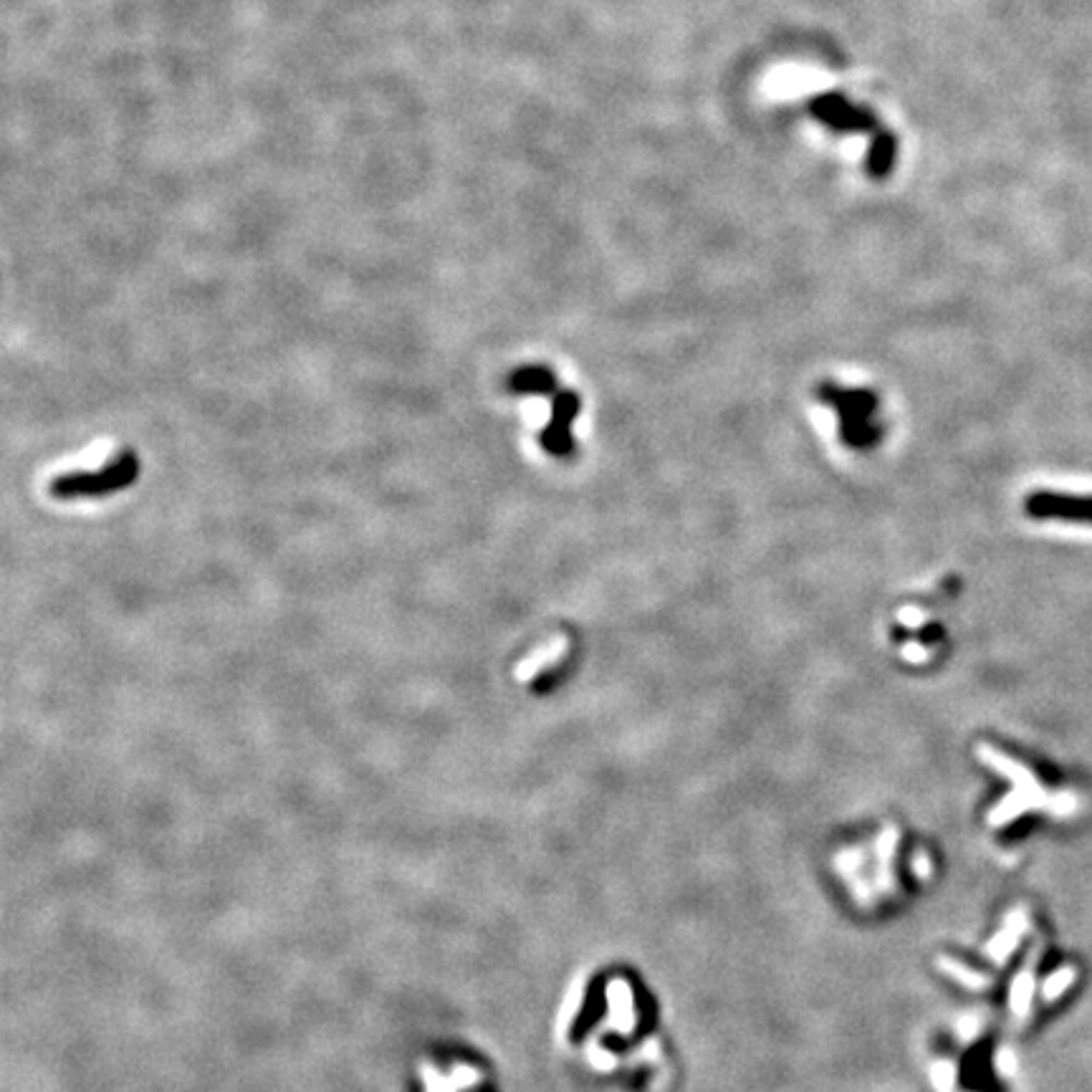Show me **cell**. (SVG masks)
Wrapping results in <instances>:
<instances>
[{"mask_svg":"<svg viewBox=\"0 0 1092 1092\" xmlns=\"http://www.w3.org/2000/svg\"><path fill=\"white\" fill-rule=\"evenodd\" d=\"M140 476V458L132 450L116 453L107 466L89 473H66L51 480L48 493L59 501H73V498H104L112 496L116 491H125Z\"/></svg>","mask_w":1092,"mask_h":1092,"instance_id":"1","label":"cell"},{"mask_svg":"<svg viewBox=\"0 0 1092 1092\" xmlns=\"http://www.w3.org/2000/svg\"><path fill=\"white\" fill-rule=\"evenodd\" d=\"M810 114L814 120L822 122L825 127H830L832 132H844V134H857V132H873L878 134V116L870 112L868 107L860 104L848 102L842 94H822L810 102Z\"/></svg>","mask_w":1092,"mask_h":1092,"instance_id":"2","label":"cell"},{"mask_svg":"<svg viewBox=\"0 0 1092 1092\" xmlns=\"http://www.w3.org/2000/svg\"><path fill=\"white\" fill-rule=\"evenodd\" d=\"M1027 511L1036 518H1065V521L1092 523V496H1065V493H1034Z\"/></svg>","mask_w":1092,"mask_h":1092,"instance_id":"3","label":"cell"},{"mask_svg":"<svg viewBox=\"0 0 1092 1092\" xmlns=\"http://www.w3.org/2000/svg\"><path fill=\"white\" fill-rule=\"evenodd\" d=\"M579 410V400L577 394L572 392H561L557 400H554V407H552V421H549L547 430L541 433V446H544V450H549L552 455H570L572 453V435H570V428H572V421H575Z\"/></svg>","mask_w":1092,"mask_h":1092,"instance_id":"4","label":"cell"},{"mask_svg":"<svg viewBox=\"0 0 1092 1092\" xmlns=\"http://www.w3.org/2000/svg\"><path fill=\"white\" fill-rule=\"evenodd\" d=\"M896 152H898V140L896 134L891 132H880L875 134L873 145H870V152H868V175H873L875 180H882V177H887L893 172V165H896Z\"/></svg>","mask_w":1092,"mask_h":1092,"instance_id":"5","label":"cell"},{"mask_svg":"<svg viewBox=\"0 0 1092 1092\" xmlns=\"http://www.w3.org/2000/svg\"><path fill=\"white\" fill-rule=\"evenodd\" d=\"M554 385L557 380L544 367H523L509 380V390L518 394H552Z\"/></svg>","mask_w":1092,"mask_h":1092,"instance_id":"6","label":"cell"}]
</instances>
